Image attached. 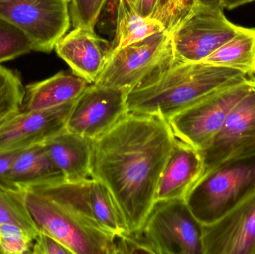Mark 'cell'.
Masks as SVG:
<instances>
[{
    "mask_svg": "<svg viewBox=\"0 0 255 254\" xmlns=\"http://www.w3.org/2000/svg\"><path fill=\"white\" fill-rule=\"evenodd\" d=\"M253 1H254V0H225L223 8L232 10V9L237 8V7H241L244 4L251 3Z\"/></svg>",
    "mask_w": 255,
    "mask_h": 254,
    "instance_id": "cell-32",
    "label": "cell"
},
{
    "mask_svg": "<svg viewBox=\"0 0 255 254\" xmlns=\"http://www.w3.org/2000/svg\"><path fill=\"white\" fill-rule=\"evenodd\" d=\"M242 28L226 17L223 8L196 2L169 31L174 56L188 62L203 61Z\"/></svg>",
    "mask_w": 255,
    "mask_h": 254,
    "instance_id": "cell-6",
    "label": "cell"
},
{
    "mask_svg": "<svg viewBox=\"0 0 255 254\" xmlns=\"http://www.w3.org/2000/svg\"><path fill=\"white\" fill-rule=\"evenodd\" d=\"M203 62L235 69L248 77L255 75V28H244Z\"/></svg>",
    "mask_w": 255,
    "mask_h": 254,
    "instance_id": "cell-21",
    "label": "cell"
},
{
    "mask_svg": "<svg viewBox=\"0 0 255 254\" xmlns=\"http://www.w3.org/2000/svg\"><path fill=\"white\" fill-rule=\"evenodd\" d=\"M73 74L94 84L103 71L112 51V44L97 35L94 29L76 27L55 47Z\"/></svg>",
    "mask_w": 255,
    "mask_h": 254,
    "instance_id": "cell-15",
    "label": "cell"
},
{
    "mask_svg": "<svg viewBox=\"0 0 255 254\" xmlns=\"http://www.w3.org/2000/svg\"><path fill=\"white\" fill-rule=\"evenodd\" d=\"M24 149L0 153V184L2 183L4 176L8 172L18 155Z\"/></svg>",
    "mask_w": 255,
    "mask_h": 254,
    "instance_id": "cell-31",
    "label": "cell"
},
{
    "mask_svg": "<svg viewBox=\"0 0 255 254\" xmlns=\"http://www.w3.org/2000/svg\"><path fill=\"white\" fill-rule=\"evenodd\" d=\"M25 93L19 75L0 65V126L22 110Z\"/></svg>",
    "mask_w": 255,
    "mask_h": 254,
    "instance_id": "cell-23",
    "label": "cell"
},
{
    "mask_svg": "<svg viewBox=\"0 0 255 254\" xmlns=\"http://www.w3.org/2000/svg\"><path fill=\"white\" fill-rule=\"evenodd\" d=\"M31 254H73L68 248L56 239L40 231L34 240Z\"/></svg>",
    "mask_w": 255,
    "mask_h": 254,
    "instance_id": "cell-29",
    "label": "cell"
},
{
    "mask_svg": "<svg viewBox=\"0 0 255 254\" xmlns=\"http://www.w3.org/2000/svg\"><path fill=\"white\" fill-rule=\"evenodd\" d=\"M32 50V45L25 33L0 19V63L11 61Z\"/></svg>",
    "mask_w": 255,
    "mask_h": 254,
    "instance_id": "cell-24",
    "label": "cell"
},
{
    "mask_svg": "<svg viewBox=\"0 0 255 254\" xmlns=\"http://www.w3.org/2000/svg\"><path fill=\"white\" fill-rule=\"evenodd\" d=\"M250 79H251V80L253 81V84H254V85H255V76L250 77Z\"/></svg>",
    "mask_w": 255,
    "mask_h": 254,
    "instance_id": "cell-35",
    "label": "cell"
},
{
    "mask_svg": "<svg viewBox=\"0 0 255 254\" xmlns=\"http://www.w3.org/2000/svg\"><path fill=\"white\" fill-rule=\"evenodd\" d=\"M76 100L46 110H20L0 126V153L42 144L67 129Z\"/></svg>",
    "mask_w": 255,
    "mask_h": 254,
    "instance_id": "cell-14",
    "label": "cell"
},
{
    "mask_svg": "<svg viewBox=\"0 0 255 254\" xmlns=\"http://www.w3.org/2000/svg\"><path fill=\"white\" fill-rule=\"evenodd\" d=\"M22 189L39 232L56 239L73 254H115L116 237L99 231L46 197Z\"/></svg>",
    "mask_w": 255,
    "mask_h": 254,
    "instance_id": "cell-5",
    "label": "cell"
},
{
    "mask_svg": "<svg viewBox=\"0 0 255 254\" xmlns=\"http://www.w3.org/2000/svg\"><path fill=\"white\" fill-rule=\"evenodd\" d=\"M248 79L235 69L203 61H181L173 55L128 92V110L167 119L209 95Z\"/></svg>",
    "mask_w": 255,
    "mask_h": 254,
    "instance_id": "cell-2",
    "label": "cell"
},
{
    "mask_svg": "<svg viewBox=\"0 0 255 254\" xmlns=\"http://www.w3.org/2000/svg\"><path fill=\"white\" fill-rule=\"evenodd\" d=\"M153 254L139 233H124L115 239V254Z\"/></svg>",
    "mask_w": 255,
    "mask_h": 254,
    "instance_id": "cell-28",
    "label": "cell"
},
{
    "mask_svg": "<svg viewBox=\"0 0 255 254\" xmlns=\"http://www.w3.org/2000/svg\"><path fill=\"white\" fill-rule=\"evenodd\" d=\"M173 56L168 30L113 49L94 85L128 92Z\"/></svg>",
    "mask_w": 255,
    "mask_h": 254,
    "instance_id": "cell-9",
    "label": "cell"
},
{
    "mask_svg": "<svg viewBox=\"0 0 255 254\" xmlns=\"http://www.w3.org/2000/svg\"><path fill=\"white\" fill-rule=\"evenodd\" d=\"M93 140L64 130L43 143L52 162L70 181L91 177Z\"/></svg>",
    "mask_w": 255,
    "mask_h": 254,
    "instance_id": "cell-17",
    "label": "cell"
},
{
    "mask_svg": "<svg viewBox=\"0 0 255 254\" xmlns=\"http://www.w3.org/2000/svg\"><path fill=\"white\" fill-rule=\"evenodd\" d=\"M254 1H255V0H254Z\"/></svg>",
    "mask_w": 255,
    "mask_h": 254,
    "instance_id": "cell-36",
    "label": "cell"
},
{
    "mask_svg": "<svg viewBox=\"0 0 255 254\" xmlns=\"http://www.w3.org/2000/svg\"><path fill=\"white\" fill-rule=\"evenodd\" d=\"M14 224L37 237L39 230L24 201L22 189H10L0 184V225Z\"/></svg>",
    "mask_w": 255,
    "mask_h": 254,
    "instance_id": "cell-22",
    "label": "cell"
},
{
    "mask_svg": "<svg viewBox=\"0 0 255 254\" xmlns=\"http://www.w3.org/2000/svg\"><path fill=\"white\" fill-rule=\"evenodd\" d=\"M166 30L167 28L158 18L142 16L133 4L126 0H118L116 34L112 43V50L125 47Z\"/></svg>",
    "mask_w": 255,
    "mask_h": 254,
    "instance_id": "cell-20",
    "label": "cell"
},
{
    "mask_svg": "<svg viewBox=\"0 0 255 254\" xmlns=\"http://www.w3.org/2000/svg\"><path fill=\"white\" fill-rule=\"evenodd\" d=\"M137 233L153 254H203L202 225L184 200L155 201Z\"/></svg>",
    "mask_w": 255,
    "mask_h": 254,
    "instance_id": "cell-7",
    "label": "cell"
},
{
    "mask_svg": "<svg viewBox=\"0 0 255 254\" xmlns=\"http://www.w3.org/2000/svg\"><path fill=\"white\" fill-rule=\"evenodd\" d=\"M199 152L203 164L200 178L224 163L255 155L254 84L250 92L231 110L209 145Z\"/></svg>",
    "mask_w": 255,
    "mask_h": 254,
    "instance_id": "cell-11",
    "label": "cell"
},
{
    "mask_svg": "<svg viewBox=\"0 0 255 254\" xmlns=\"http://www.w3.org/2000/svg\"><path fill=\"white\" fill-rule=\"evenodd\" d=\"M225 0H196V2L203 5L211 6V7H220L223 8Z\"/></svg>",
    "mask_w": 255,
    "mask_h": 254,
    "instance_id": "cell-33",
    "label": "cell"
},
{
    "mask_svg": "<svg viewBox=\"0 0 255 254\" xmlns=\"http://www.w3.org/2000/svg\"><path fill=\"white\" fill-rule=\"evenodd\" d=\"M196 2V0H164L157 17L169 31Z\"/></svg>",
    "mask_w": 255,
    "mask_h": 254,
    "instance_id": "cell-27",
    "label": "cell"
},
{
    "mask_svg": "<svg viewBox=\"0 0 255 254\" xmlns=\"http://www.w3.org/2000/svg\"><path fill=\"white\" fill-rule=\"evenodd\" d=\"M71 0H0V19L28 37L33 51L50 53L71 25Z\"/></svg>",
    "mask_w": 255,
    "mask_h": 254,
    "instance_id": "cell-8",
    "label": "cell"
},
{
    "mask_svg": "<svg viewBox=\"0 0 255 254\" xmlns=\"http://www.w3.org/2000/svg\"><path fill=\"white\" fill-rule=\"evenodd\" d=\"M200 152L176 139L159 180L156 201L185 200L202 173Z\"/></svg>",
    "mask_w": 255,
    "mask_h": 254,
    "instance_id": "cell-16",
    "label": "cell"
},
{
    "mask_svg": "<svg viewBox=\"0 0 255 254\" xmlns=\"http://www.w3.org/2000/svg\"><path fill=\"white\" fill-rule=\"evenodd\" d=\"M175 141L166 119L130 112L93 140L91 177L109 189L127 233L143 226Z\"/></svg>",
    "mask_w": 255,
    "mask_h": 254,
    "instance_id": "cell-1",
    "label": "cell"
},
{
    "mask_svg": "<svg viewBox=\"0 0 255 254\" xmlns=\"http://www.w3.org/2000/svg\"><path fill=\"white\" fill-rule=\"evenodd\" d=\"M127 93L124 89L89 85L76 100L67 129L95 140L128 113Z\"/></svg>",
    "mask_w": 255,
    "mask_h": 254,
    "instance_id": "cell-12",
    "label": "cell"
},
{
    "mask_svg": "<svg viewBox=\"0 0 255 254\" xmlns=\"http://www.w3.org/2000/svg\"><path fill=\"white\" fill-rule=\"evenodd\" d=\"M22 189L46 197L112 237L127 233L122 215L110 192L97 179L89 177L76 181L61 179Z\"/></svg>",
    "mask_w": 255,
    "mask_h": 254,
    "instance_id": "cell-4",
    "label": "cell"
},
{
    "mask_svg": "<svg viewBox=\"0 0 255 254\" xmlns=\"http://www.w3.org/2000/svg\"><path fill=\"white\" fill-rule=\"evenodd\" d=\"M163 1L164 0H137L135 7L142 16L157 17Z\"/></svg>",
    "mask_w": 255,
    "mask_h": 254,
    "instance_id": "cell-30",
    "label": "cell"
},
{
    "mask_svg": "<svg viewBox=\"0 0 255 254\" xmlns=\"http://www.w3.org/2000/svg\"><path fill=\"white\" fill-rule=\"evenodd\" d=\"M128 2L130 3V4H133V5H136V1L137 0H126Z\"/></svg>",
    "mask_w": 255,
    "mask_h": 254,
    "instance_id": "cell-34",
    "label": "cell"
},
{
    "mask_svg": "<svg viewBox=\"0 0 255 254\" xmlns=\"http://www.w3.org/2000/svg\"><path fill=\"white\" fill-rule=\"evenodd\" d=\"M91 84L61 71L52 77L25 86L22 111L46 110L76 100Z\"/></svg>",
    "mask_w": 255,
    "mask_h": 254,
    "instance_id": "cell-18",
    "label": "cell"
},
{
    "mask_svg": "<svg viewBox=\"0 0 255 254\" xmlns=\"http://www.w3.org/2000/svg\"><path fill=\"white\" fill-rule=\"evenodd\" d=\"M203 254H255V189L220 219L202 225Z\"/></svg>",
    "mask_w": 255,
    "mask_h": 254,
    "instance_id": "cell-13",
    "label": "cell"
},
{
    "mask_svg": "<svg viewBox=\"0 0 255 254\" xmlns=\"http://www.w3.org/2000/svg\"><path fill=\"white\" fill-rule=\"evenodd\" d=\"M253 86L250 78L168 118L166 120L175 138L197 150H203L220 131L232 108Z\"/></svg>",
    "mask_w": 255,
    "mask_h": 254,
    "instance_id": "cell-10",
    "label": "cell"
},
{
    "mask_svg": "<svg viewBox=\"0 0 255 254\" xmlns=\"http://www.w3.org/2000/svg\"><path fill=\"white\" fill-rule=\"evenodd\" d=\"M64 179L52 162L43 143L24 149L18 155L1 185L10 189H22L35 183Z\"/></svg>",
    "mask_w": 255,
    "mask_h": 254,
    "instance_id": "cell-19",
    "label": "cell"
},
{
    "mask_svg": "<svg viewBox=\"0 0 255 254\" xmlns=\"http://www.w3.org/2000/svg\"><path fill=\"white\" fill-rule=\"evenodd\" d=\"M36 237L19 225H0V254L31 253Z\"/></svg>",
    "mask_w": 255,
    "mask_h": 254,
    "instance_id": "cell-25",
    "label": "cell"
},
{
    "mask_svg": "<svg viewBox=\"0 0 255 254\" xmlns=\"http://www.w3.org/2000/svg\"><path fill=\"white\" fill-rule=\"evenodd\" d=\"M109 0H71L70 11L74 28L94 29Z\"/></svg>",
    "mask_w": 255,
    "mask_h": 254,
    "instance_id": "cell-26",
    "label": "cell"
},
{
    "mask_svg": "<svg viewBox=\"0 0 255 254\" xmlns=\"http://www.w3.org/2000/svg\"><path fill=\"white\" fill-rule=\"evenodd\" d=\"M255 189V155L228 161L201 177L186 196L202 225L220 219Z\"/></svg>",
    "mask_w": 255,
    "mask_h": 254,
    "instance_id": "cell-3",
    "label": "cell"
}]
</instances>
